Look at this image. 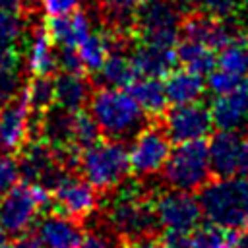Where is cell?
Instances as JSON below:
<instances>
[{
    "label": "cell",
    "mask_w": 248,
    "mask_h": 248,
    "mask_svg": "<svg viewBox=\"0 0 248 248\" xmlns=\"http://www.w3.org/2000/svg\"><path fill=\"white\" fill-rule=\"evenodd\" d=\"M103 138L130 141L151 120L138 101L120 87H95L89 107Z\"/></svg>",
    "instance_id": "cell-1"
},
{
    "label": "cell",
    "mask_w": 248,
    "mask_h": 248,
    "mask_svg": "<svg viewBox=\"0 0 248 248\" xmlns=\"http://www.w3.org/2000/svg\"><path fill=\"white\" fill-rule=\"evenodd\" d=\"M198 202L207 221L248 232V176H213L198 190Z\"/></svg>",
    "instance_id": "cell-2"
},
{
    "label": "cell",
    "mask_w": 248,
    "mask_h": 248,
    "mask_svg": "<svg viewBox=\"0 0 248 248\" xmlns=\"http://www.w3.org/2000/svg\"><path fill=\"white\" fill-rule=\"evenodd\" d=\"M79 172L101 198H107L130 176L128 143L103 138L99 143L81 151Z\"/></svg>",
    "instance_id": "cell-3"
},
{
    "label": "cell",
    "mask_w": 248,
    "mask_h": 248,
    "mask_svg": "<svg viewBox=\"0 0 248 248\" xmlns=\"http://www.w3.org/2000/svg\"><path fill=\"white\" fill-rule=\"evenodd\" d=\"M211 178L209 140L205 138L178 143L163 167V182L167 188L198 192Z\"/></svg>",
    "instance_id": "cell-4"
},
{
    "label": "cell",
    "mask_w": 248,
    "mask_h": 248,
    "mask_svg": "<svg viewBox=\"0 0 248 248\" xmlns=\"http://www.w3.org/2000/svg\"><path fill=\"white\" fill-rule=\"evenodd\" d=\"M52 196L41 184L17 182L0 198V231L16 238L37 225L43 211H50Z\"/></svg>",
    "instance_id": "cell-5"
},
{
    "label": "cell",
    "mask_w": 248,
    "mask_h": 248,
    "mask_svg": "<svg viewBox=\"0 0 248 248\" xmlns=\"http://www.w3.org/2000/svg\"><path fill=\"white\" fill-rule=\"evenodd\" d=\"M170 145L172 140L165 128L163 116L151 118L130 145V172L141 180L159 174L172 151Z\"/></svg>",
    "instance_id": "cell-6"
},
{
    "label": "cell",
    "mask_w": 248,
    "mask_h": 248,
    "mask_svg": "<svg viewBox=\"0 0 248 248\" xmlns=\"http://www.w3.org/2000/svg\"><path fill=\"white\" fill-rule=\"evenodd\" d=\"M50 211L83 223L99 209V192L83 178L81 172H70L52 192Z\"/></svg>",
    "instance_id": "cell-7"
},
{
    "label": "cell",
    "mask_w": 248,
    "mask_h": 248,
    "mask_svg": "<svg viewBox=\"0 0 248 248\" xmlns=\"http://www.w3.org/2000/svg\"><path fill=\"white\" fill-rule=\"evenodd\" d=\"M153 205L163 229L192 232L202 223V205L192 192L176 188L155 192Z\"/></svg>",
    "instance_id": "cell-8"
},
{
    "label": "cell",
    "mask_w": 248,
    "mask_h": 248,
    "mask_svg": "<svg viewBox=\"0 0 248 248\" xmlns=\"http://www.w3.org/2000/svg\"><path fill=\"white\" fill-rule=\"evenodd\" d=\"M163 122L172 143L207 138L213 134L215 128L211 107H207L202 101L169 107L163 114Z\"/></svg>",
    "instance_id": "cell-9"
},
{
    "label": "cell",
    "mask_w": 248,
    "mask_h": 248,
    "mask_svg": "<svg viewBox=\"0 0 248 248\" xmlns=\"http://www.w3.org/2000/svg\"><path fill=\"white\" fill-rule=\"evenodd\" d=\"M29 110L27 87L8 105L0 107V155H17L27 143Z\"/></svg>",
    "instance_id": "cell-10"
},
{
    "label": "cell",
    "mask_w": 248,
    "mask_h": 248,
    "mask_svg": "<svg viewBox=\"0 0 248 248\" xmlns=\"http://www.w3.org/2000/svg\"><path fill=\"white\" fill-rule=\"evenodd\" d=\"M248 138L236 130H217L209 138V163L215 178L236 176Z\"/></svg>",
    "instance_id": "cell-11"
},
{
    "label": "cell",
    "mask_w": 248,
    "mask_h": 248,
    "mask_svg": "<svg viewBox=\"0 0 248 248\" xmlns=\"http://www.w3.org/2000/svg\"><path fill=\"white\" fill-rule=\"evenodd\" d=\"M35 227V232L45 248H79L85 234L83 223L52 211H48V215H43Z\"/></svg>",
    "instance_id": "cell-12"
},
{
    "label": "cell",
    "mask_w": 248,
    "mask_h": 248,
    "mask_svg": "<svg viewBox=\"0 0 248 248\" xmlns=\"http://www.w3.org/2000/svg\"><path fill=\"white\" fill-rule=\"evenodd\" d=\"M132 64L138 78H167L178 66L176 46H155L138 43L132 48Z\"/></svg>",
    "instance_id": "cell-13"
},
{
    "label": "cell",
    "mask_w": 248,
    "mask_h": 248,
    "mask_svg": "<svg viewBox=\"0 0 248 248\" xmlns=\"http://www.w3.org/2000/svg\"><path fill=\"white\" fill-rule=\"evenodd\" d=\"M211 114L217 130H236L248 118V78L229 93L211 101Z\"/></svg>",
    "instance_id": "cell-14"
},
{
    "label": "cell",
    "mask_w": 248,
    "mask_h": 248,
    "mask_svg": "<svg viewBox=\"0 0 248 248\" xmlns=\"http://www.w3.org/2000/svg\"><path fill=\"white\" fill-rule=\"evenodd\" d=\"M54 85H56V105L70 112L87 108L91 95L95 91V85H93L89 74L56 72Z\"/></svg>",
    "instance_id": "cell-15"
},
{
    "label": "cell",
    "mask_w": 248,
    "mask_h": 248,
    "mask_svg": "<svg viewBox=\"0 0 248 248\" xmlns=\"http://www.w3.org/2000/svg\"><path fill=\"white\" fill-rule=\"evenodd\" d=\"M27 70L31 76H54L58 72L54 43L48 37L45 23L31 27V37L27 39Z\"/></svg>",
    "instance_id": "cell-16"
},
{
    "label": "cell",
    "mask_w": 248,
    "mask_h": 248,
    "mask_svg": "<svg viewBox=\"0 0 248 248\" xmlns=\"http://www.w3.org/2000/svg\"><path fill=\"white\" fill-rule=\"evenodd\" d=\"M126 91L138 101L149 118H161L169 108V97L161 78H136Z\"/></svg>",
    "instance_id": "cell-17"
},
{
    "label": "cell",
    "mask_w": 248,
    "mask_h": 248,
    "mask_svg": "<svg viewBox=\"0 0 248 248\" xmlns=\"http://www.w3.org/2000/svg\"><path fill=\"white\" fill-rule=\"evenodd\" d=\"M95 87H120L126 89L136 78V70L128 52H110L103 68L95 74H89Z\"/></svg>",
    "instance_id": "cell-18"
},
{
    "label": "cell",
    "mask_w": 248,
    "mask_h": 248,
    "mask_svg": "<svg viewBox=\"0 0 248 248\" xmlns=\"http://www.w3.org/2000/svg\"><path fill=\"white\" fill-rule=\"evenodd\" d=\"M165 89H167L169 105H186V103L200 101L203 97L205 81H203V76L182 68V70H172L167 76Z\"/></svg>",
    "instance_id": "cell-19"
},
{
    "label": "cell",
    "mask_w": 248,
    "mask_h": 248,
    "mask_svg": "<svg viewBox=\"0 0 248 248\" xmlns=\"http://www.w3.org/2000/svg\"><path fill=\"white\" fill-rule=\"evenodd\" d=\"M41 141L50 147L74 145V112L52 105L43 114V138Z\"/></svg>",
    "instance_id": "cell-20"
},
{
    "label": "cell",
    "mask_w": 248,
    "mask_h": 248,
    "mask_svg": "<svg viewBox=\"0 0 248 248\" xmlns=\"http://www.w3.org/2000/svg\"><path fill=\"white\" fill-rule=\"evenodd\" d=\"M176 56L178 64L186 70H192L200 76H207L217 68V56L215 50L188 39H180L176 45Z\"/></svg>",
    "instance_id": "cell-21"
},
{
    "label": "cell",
    "mask_w": 248,
    "mask_h": 248,
    "mask_svg": "<svg viewBox=\"0 0 248 248\" xmlns=\"http://www.w3.org/2000/svg\"><path fill=\"white\" fill-rule=\"evenodd\" d=\"M244 232L236 229H227L211 221L200 223L192 232V248H236Z\"/></svg>",
    "instance_id": "cell-22"
},
{
    "label": "cell",
    "mask_w": 248,
    "mask_h": 248,
    "mask_svg": "<svg viewBox=\"0 0 248 248\" xmlns=\"http://www.w3.org/2000/svg\"><path fill=\"white\" fill-rule=\"evenodd\" d=\"M217 68L246 78L248 74V35L232 41L231 45L219 50Z\"/></svg>",
    "instance_id": "cell-23"
},
{
    "label": "cell",
    "mask_w": 248,
    "mask_h": 248,
    "mask_svg": "<svg viewBox=\"0 0 248 248\" xmlns=\"http://www.w3.org/2000/svg\"><path fill=\"white\" fill-rule=\"evenodd\" d=\"M29 107L37 112H46L52 105H56V85L54 76H31L27 81Z\"/></svg>",
    "instance_id": "cell-24"
},
{
    "label": "cell",
    "mask_w": 248,
    "mask_h": 248,
    "mask_svg": "<svg viewBox=\"0 0 248 248\" xmlns=\"http://www.w3.org/2000/svg\"><path fill=\"white\" fill-rule=\"evenodd\" d=\"M78 54H79V58H81L87 74L99 72L103 68L107 56L110 54L108 45L105 41V35L101 31H97V33L91 31V35L78 46Z\"/></svg>",
    "instance_id": "cell-25"
},
{
    "label": "cell",
    "mask_w": 248,
    "mask_h": 248,
    "mask_svg": "<svg viewBox=\"0 0 248 248\" xmlns=\"http://www.w3.org/2000/svg\"><path fill=\"white\" fill-rule=\"evenodd\" d=\"M103 140L101 128L95 120V116L91 114L89 108H81L78 112H74V145L78 149H87L95 143H99Z\"/></svg>",
    "instance_id": "cell-26"
},
{
    "label": "cell",
    "mask_w": 248,
    "mask_h": 248,
    "mask_svg": "<svg viewBox=\"0 0 248 248\" xmlns=\"http://www.w3.org/2000/svg\"><path fill=\"white\" fill-rule=\"evenodd\" d=\"M25 14L0 10V46H19L27 41Z\"/></svg>",
    "instance_id": "cell-27"
},
{
    "label": "cell",
    "mask_w": 248,
    "mask_h": 248,
    "mask_svg": "<svg viewBox=\"0 0 248 248\" xmlns=\"http://www.w3.org/2000/svg\"><path fill=\"white\" fill-rule=\"evenodd\" d=\"M91 35V19L85 8H76L74 14L70 16V37L66 46L78 48L87 37Z\"/></svg>",
    "instance_id": "cell-28"
},
{
    "label": "cell",
    "mask_w": 248,
    "mask_h": 248,
    "mask_svg": "<svg viewBox=\"0 0 248 248\" xmlns=\"http://www.w3.org/2000/svg\"><path fill=\"white\" fill-rule=\"evenodd\" d=\"M27 81H23V76L19 70L14 72H0V107L8 105L12 99H16L23 89Z\"/></svg>",
    "instance_id": "cell-29"
},
{
    "label": "cell",
    "mask_w": 248,
    "mask_h": 248,
    "mask_svg": "<svg viewBox=\"0 0 248 248\" xmlns=\"http://www.w3.org/2000/svg\"><path fill=\"white\" fill-rule=\"evenodd\" d=\"M242 0H196L198 10L219 17V19H229L240 10Z\"/></svg>",
    "instance_id": "cell-30"
},
{
    "label": "cell",
    "mask_w": 248,
    "mask_h": 248,
    "mask_svg": "<svg viewBox=\"0 0 248 248\" xmlns=\"http://www.w3.org/2000/svg\"><path fill=\"white\" fill-rule=\"evenodd\" d=\"M242 79H244L242 76H236V74L225 72L221 68H215L211 74H207V87L211 89V93L223 95V93H229L234 87H238Z\"/></svg>",
    "instance_id": "cell-31"
},
{
    "label": "cell",
    "mask_w": 248,
    "mask_h": 248,
    "mask_svg": "<svg viewBox=\"0 0 248 248\" xmlns=\"http://www.w3.org/2000/svg\"><path fill=\"white\" fill-rule=\"evenodd\" d=\"M56 62H58V72H70V74H87L78 48L74 46H58L56 52Z\"/></svg>",
    "instance_id": "cell-32"
},
{
    "label": "cell",
    "mask_w": 248,
    "mask_h": 248,
    "mask_svg": "<svg viewBox=\"0 0 248 248\" xmlns=\"http://www.w3.org/2000/svg\"><path fill=\"white\" fill-rule=\"evenodd\" d=\"M79 248H122L112 231H85Z\"/></svg>",
    "instance_id": "cell-33"
},
{
    "label": "cell",
    "mask_w": 248,
    "mask_h": 248,
    "mask_svg": "<svg viewBox=\"0 0 248 248\" xmlns=\"http://www.w3.org/2000/svg\"><path fill=\"white\" fill-rule=\"evenodd\" d=\"M25 50L23 46H0V72L19 70Z\"/></svg>",
    "instance_id": "cell-34"
},
{
    "label": "cell",
    "mask_w": 248,
    "mask_h": 248,
    "mask_svg": "<svg viewBox=\"0 0 248 248\" xmlns=\"http://www.w3.org/2000/svg\"><path fill=\"white\" fill-rule=\"evenodd\" d=\"M159 248H192L190 232L163 229L159 234Z\"/></svg>",
    "instance_id": "cell-35"
},
{
    "label": "cell",
    "mask_w": 248,
    "mask_h": 248,
    "mask_svg": "<svg viewBox=\"0 0 248 248\" xmlns=\"http://www.w3.org/2000/svg\"><path fill=\"white\" fill-rule=\"evenodd\" d=\"M46 16H66L78 8V0H43Z\"/></svg>",
    "instance_id": "cell-36"
},
{
    "label": "cell",
    "mask_w": 248,
    "mask_h": 248,
    "mask_svg": "<svg viewBox=\"0 0 248 248\" xmlns=\"http://www.w3.org/2000/svg\"><path fill=\"white\" fill-rule=\"evenodd\" d=\"M10 248H45V246H43L41 238L37 236V232L29 231V232H23V234L12 238Z\"/></svg>",
    "instance_id": "cell-37"
},
{
    "label": "cell",
    "mask_w": 248,
    "mask_h": 248,
    "mask_svg": "<svg viewBox=\"0 0 248 248\" xmlns=\"http://www.w3.org/2000/svg\"><path fill=\"white\" fill-rule=\"evenodd\" d=\"M31 2H35V0H31Z\"/></svg>",
    "instance_id": "cell-38"
},
{
    "label": "cell",
    "mask_w": 248,
    "mask_h": 248,
    "mask_svg": "<svg viewBox=\"0 0 248 248\" xmlns=\"http://www.w3.org/2000/svg\"><path fill=\"white\" fill-rule=\"evenodd\" d=\"M246 35H248V33H246Z\"/></svg>",
    "instance_id": "cell-39"
}]
</instances>
